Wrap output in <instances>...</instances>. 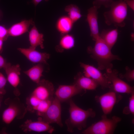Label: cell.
I'll list each match as a JSON object with an SVG mask.
<instances>
[{"label": "cell", "instance_id": "cell-20", "mask_svg": "<svg viewBox=\"0 0 134 134\" xmlns=\"http://www.w3.org/2000/svg\"><path fill=\"white\" fill-rule=\"evenodd\" d=\"M42 64H37L23 72L33 82L38 83L40 80L44 71Z\"/></svg>", "mask_w": 134, "mask_h": 134}, {"label": "cell", "instance_id": "cell-35", "mask_svg": "<svg viewBox=\"0 0 134 134\" xmlns=\"http://www.w3.org/2000/svg\"><path fill=\"white\" fill-rule=\"evenodd\" d=\"M2 97V96L0 95V104H1V98Z\"/></svg>", "mask_w": 134, "mask_h": 134}, {"label": "cell", "instance_id": "cell-10", "mask_svg": "<svg viewBox=\"0 0 134 134\" xmlns=\"http://www.w3.org/2000/svg\"><path fill=\"white\" fill-rule=\"evenodd\" d=\"M113 90L95 97V99L99 103L104 114L107 115L110 114L115 105L121 99V96Z\"/></svg>", "mask_w": 134, "mask_h": 134}, {"label": "cell", "instance_id": "cell-3", "mask_svg": "<svg viewBox=\"0 0 134 134\" xmlns=\"http://www.w3.org/2000/svg\"><path fill=\"white\" fill-rule=\"evenodd\" d=\"M127 6L123 0L114 1L110 9L103 14L105 23L107 25H113L116 27H124L127 15Z\"/></svg>", "mask_w": 134, "mask_h": 134}, {"label": "cell", "instance_id": "cell-33", "mask_svg": "<svg viewBox=\"0 0 134 134\" xmlns=\"http://www.w3.org/2000/svg\"><path fill=\"white\" fill-rule=\"evenodd\" d=\"M43 0H32V2L34 5L36 6Z\"/></svg>", "mask_w": 134, "mask_h": 134}, {"label": "cell", "instance_id": "cell-4", "mask_svg": "<svg viewBox=\"0 0 134 134\" xmlns=\"http://www.w3.org/2000/svg\"><path fill=\"white\" fill-rule=\"evenodd\" d=\"M4 102L7 106L2 115V120L4 123L9 124L15 118L21 119L24 117L27 110L19 98H8Z\"/></svg>", "mask_w": 134, "mask_h": 134}, {"label": "cell", "instance_id": "cell-31", "mask_svg": "<svg viewBox=\"0 0 134 134\" xmlns=\"http://www.w3.org/2000/svg\"><path fill=\"white\" fill-rule=\"evenodd\" d=\"M127 6H128L132 9L134 10V0H123Z\"/></svg>", "mask_w": 134, "mask_h": 134}, {"label": "cell", "instance_id": "cell-6", "mask_svg": "<svg viewBox=\"0 0 134 134\" xmlns=\"http://www.w3.org/2000/svg\"><path fill=\"white\" fill-rule=\"evenodd\" d=\"M61 102L55 97L47 111L39 116L38 119L49 124L56 123L60 127H63Z\"/></svg>", "mask_w": 134, "mask_h": 134}, {"label": "cell", "instance_id": "cell-26", "mask_svg": "<svg viewBox=\"0 0 134 134\" xmlns=\"http://www.w3.org/2000/svg\"><path fill=\"white\" fill-rule=\"evenodd\" d=\"M131 96L129 98V106L128 107H125L123 112L125 113L127 111L126 114H128L131 113L133 116L134 115V92L131 94Z\"/></svg>", "mask_w": 134, "mask_h": 134}, {"label": "cell", "instance_id": "cell-29", "mask_svg": "<svg viewBox=\"0 0 134 134\" xmlns=\"http://www.w3.org/2000/svg\"><path fill=\"white\" fill-rule=\"evenodd\" d=\"M9 36L8 29L4 26L0 25V39L6 40Z\"/></svg>", "mask_w": 134, "mask_h": 134}, {"label": "cell", "instance_id": "cell-27", "mask_svg": "<svg viewBox=\"0 0 134 134\" xmlns=\"http://www.w3.org/2000/svg\"><path fill=\"white\" fill-rule=\"evenodd\" d=\"M113 0H95L93 2V6L99 9L101 6L105 8L110 7L114 2Z\"/></svg>", "mask_w": 134, "mask_h": 134}, {"label": "cell", "instance_id": "cell-9", "mask_svg": "<svg viewBox=\"0 0 134 134\" xmlns=\"http://www.w3.org/2000/svg\"><path fill=\"white\" fill-rule=\"evenodd\" d=\"M81 67L84 70V75L96 81L103 89L111 88V82L102 74L100 69L93 66L82 62L80 63Z\"/></svg>", "mask_w": 134, "mask_h": 134}, {"label": "cell", "instance_id": "cell-2", "mask_svg": "<svg viewBox=\"0 0 134 134\" xmlns=\"http://www.w3.org/2000/svg\"><path fill=\"white\" fill-rule=\"evenodd\" d=\"M69 117L65 121L67 130L73 133L75 128L81 130L86 127L87 121L89 117L94 118L96 115L95 112L91 108L84 110L77 106L73 100H69Z\"/></svg>", "mask_w": 134, "mask_h": 134}, {"label": "cell", "instance_id": "cell-12", "mask_svg": "<svg viewBox=\"0 0 134 134\" xmlns=\"http://www.w3.org/2000/svg\"><path fill=\"white\" fill-rule=\"evenodd\" d=\"M83 90L75 83L69 85H61L59 86L54 94L61 102H64L81 93Z\"/></svg>", "mask_w": 134, "mask_h": 134}, {"label": "cell", "instance_id": "cell-13", "mask_svg": "<svg viewBox=\"0 0 134 134\" xmlns=\"http://www.w3.org/2000/svg\"><path fill=\"white\" fill-rule=\"evenodd\" d=\"M4 69L7 75V81L14 88V94L17 96L19 95L20 93L17 87L20 82L21 68L20 65H12L10 63H7Z\"/></svg>", "mask_w": 134, "mask_h": 134}, {"label": "cell", "instance_id": "cell-21", "mask_svg": "<svg viewBox=\"0 0 134 134\" xmlns=\"http://www.w3.org/2000/svg\"><path fill=\"white\" fill-rule=\"evenodd\" d=\"M73 22L68 17H61L58 21L57 25L58 31L63 34L67 33L71 30Z\"/></svg>", "mask_w": 134, "mask_h": 134}, {"label": "cell", "instance_id": "cell-19", "mask_svg": "<svg viewBox=\"0 0 134 134\" xmlns=\"http://www.w3.org/2000/svg\"><path fill=\"white\" fill-rule=\"evenodd\" d=\"M118 34L117 29L104 30L100 34V37L111 49L117 41Z\"/></svg>", "mask_w": 134, "mask_h": 134}, {"label": "cell", "instance_id": "cell-5", "mask_svg": "<svg viewBox=\"0 0 134 134\" xmlns=\"http://www.w3.org/2000/svg\"><path fill=\"white\" fill-rule=\"evenodd\" d=\"M101 119L92 124L82 133L84 134H112L113 133L121 118L114 116L108 118L106 115L103 114Z\"/></svg>", "mask_w": 134, "mask_h": 134}, {"label": "cell", "instance_id": "cell-34", "mask_svg": "<svg viewBox=\"0 0 134 134\" xmlns=\"http://www.w3.org/2000/svg\"><path fill=\"white\" fill-rule=\"evenodd\" d=\"M131 39L132 41L133 40V39H134V33H133L131 35Z\"/></svg>", "mask_w": 134, "mask_h": 134}, {"label": "cell", "instance_id": "cell-28", "mask_svg": "<svg viewBox=\"0 0 134 134\" xmlns=\"http://www.w3.org/2000/svg\"><path fill=\"white\" fill-rule=\"evenodd\" d=\"M7 81V78L0 72V95L3 96L6 93L5 88Z\"/></svg>", "mask_w": 134, "mask_h": 134}, {"label": "cell", "instance_id": "cell-25", "mask_svg": "<svg viewBox=\"0 0 134 134\" xmlns=\"http://www.w3.org/2000/svg\"><path fill=\"white\" fill-rule=\"evenodd\" d=\"M126 72L124 74H119V76L120 78H125L128 81H132L134 80V70L131 69L128 66L125 67Z\"/></svg>", "mask_w": 134, "mask_h": 134}, {"label": "cell", "instance_id": "cell-22", "mask_svg": "<svg viewBox=\"0 0 134 134\" xmlns=\"http://www.w3.org/2000/svg\"><path fill=\"white\" fill-rule=\"evenodd\" d=\"M74 44L75 40L73 36L69 34L65 35L61 39L59 47H57V50L61 52L64 50L71 49L74 46Z\"/></svg>", "mask_w": 134, "mask_h": 134}, {"label": "cell", "instance_id": "cell-36", "mask_svg": "<svg viewBox=\"0 0 134 134\" xmlns=\"http://www.w3.org/2000/svg\"><path fill=\"white\" fill-rule=\"evenodd\" d=\"M0 15H1V14H0Z\"/></svg>", "mask_w": 134, "mask_h": 134}, {"label": "cell", "instance_id": "cell-18", "mask_svg": "<svg viewBox=\"0 0 134 134\" xmlns=\"http://www.w3.org/2000/svg\"><path fill=\"white\" fill-rule=\"evenodd\" d=\"M29 38L30 47L36 49L37 47L39 46L41 49L44 48L43 35L39 32L34 25H33L29 32Z\"/></svg>", "mask_w": 134, "mask_h": 134}, {"label": "cell", "instance_id": "cell-11", "mask_svg": "<svg viewBox=\"0 0 134 134\" xmlns=\"http://www.w3.org/2000/svg\"><path fill=\"white\" fill-rule=\"evenodd\" d=\"M19 128L24 132H34L38 133L46 132L51 134L54 131L53 127L50 124L41 120L33 121L27 119L21 125Z\"/></svg>", "mask_w": 134, "mask_h": 134}, {"label": "cell", "instance_id": "cell-24", "mask_svg": "<svg viewBox=\"0 0 134 134\" xmlns=\"http://www.w3.org/2000/svg\"><path fill=\"white\" fill-rule=\"evenodd\" d=\"M53 99L44 100L40 102L36 108L35 111L38 116H40L47 111Z\"/></svg>", "mask_w": 134, "mask_h": 134}, {"label": "cell", "instance_id": "cell-14", "mask_svg": "<svg viewBox=\"0 0 134 134\" xmlns=\"http://www.w3.org/2000/svg\"><path fill=\"white\" fill-rule=\"evenodd\" d=\"M17 50L30 61L33 63L47 64L50 57V55L46 52H41L36 49L30 47L28 48H19Z\"/></svg>", "mask_w": 134, "mask_h": 134}, {"label": "cell", "instance_id": "cell-7", "mask_svg": "<svg viewBox=\"0 0 134 134\" xmlns=\"http://www.w3.org/2000/svg\"><path fill=\"white\" fill-rule=\"evenodd\" d=\"M104 75L111 83V87L117 93L131 94L134 92V87L122 80L118 76V71L116 69H108Z\"/></svg>", "mask_w": 134, "mask_h": 134}, {"label": "cell", "instance_id": "cell-23", "mask_svg": "<svg viewBox=\"0 0 134 134\" xmlns=\"http://www.w3.org/2000/svg\"><path fill=\"white\" fill-rule=\"evenodd\" d=\"M65 10L68 12L69 17L73 23L82 17L79 8L75 5L70 4L67 5L65 8Z\"/></svg>", "mask_w": 134, "mask_h": 134}, {"label": "cell", "instance_id": "cell-32", "mask_svg": "<svg viewBox=\"0 0 134 134\" xmlns=\"http://www.w3.org/2000/svg\"><path fill=\"white\" fill-rule=\"evenodd\" d=\"M4 41L0 39V53H1L2 51L3 42Z\"/></svg>", "mask_w": 134, "mask_h": 134}, {"label": "cell", "instance_id": "cell-8", "mask_svg": "<svg viewBox=\"0 0 134 134\" xmlns=\"http://www.w3.org/2000/svg\"><path fill=\"white\" fill-rule=\"evenodd\" d=\"M31 95L36 98L40 103L42 101L54 99V87L51 82L42 79L40 80Z\"/></svg>", "mask_w": 134, "mask_h": 134}, {"label": "cell", "instance_id": "cell-1", "mask_svg": "<svg viewBox=\"0 0 134 134\" xmlns=\"http://www.w3.org/2000/svg\"><path fill=\"white\" fill-rule=\"evenodd\" d=\"M95 41L93 47H88V53L91 57L97 62L100 70H106L112 69V62L115 60H121V59L118 56L112 54L111 49L100 37Z\"/></svg>", "mask_w": 134, "mask_h": 134}, {"label": "cell", "instance_id": "cell-16", "mask_svg": "<svg viewBox=\"0 0 134 134\" xmlns=\"http://www.w3.org/2000/svg\"><path fill=\"white\" fill-rule=\"evenodd\" d=\"M34 23L32 19L24 20L12 25L8 29L9 36L16 37L21 35L28 31L31 25Z\"/></svg>", "mask_w": 134, "mask_h": 134}, {"label": "cell", "instance_id": "cell-30", "mask_svg": "<svg viewBox=\"0 0 134 134\" xmlns=\"http://www.w3.org/2000/svg\"><path fill=\"white\" fill-rule=\"evenodd\" d=\"M8 62L6 60L0 55V69L3 68L6 65Z\"/></svg>", "mask_w": 134, "mask_h": 134}, {"label": "cell", "instance_id": "cell-17", "mask_svg": "<svg viewBox=\"0 0 134 134\" xmlns=\"http://www.w3.org/2000/svg\"><path fill=\"white\" fill-rule=\"evenodd\" d=\"M74 83L83 90H94L99 85L93 79L85 76L80 72L75 77Z\"/></svg>", "mask_w": 134, "mask_h": 134}, {"label": "cell", "instance_id": "cell-15", "mask_svg": "<svg viewBox=\"0 0 134 134\" xmlns=\"http://www.w3.org/2000/svg\"><path fill=\"white\" fill-rule=\"evenodd\" d=\"M98 8L93 6L88 10L87 20L90 31V36L95 41L100 37L98 23Z\"/></svg>", "mask_w": 134, "mask_h": 134}]
</instances>
